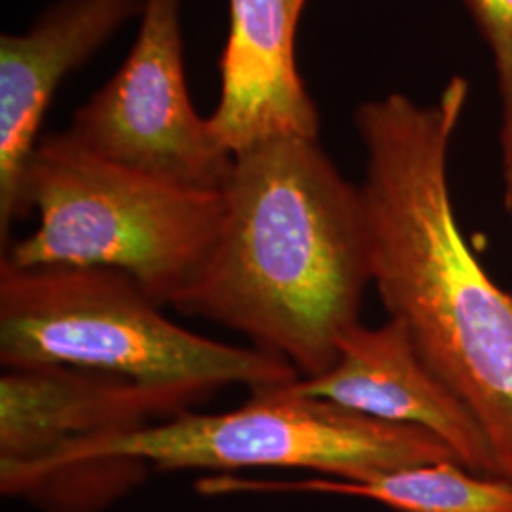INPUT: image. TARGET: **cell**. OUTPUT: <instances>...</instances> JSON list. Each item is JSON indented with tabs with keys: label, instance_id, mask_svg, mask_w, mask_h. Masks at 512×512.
Returning a JSON list of instances; mask_svg holds the SVG:
<instances>
[{
	"label": "cell",
	"instance_id": "8",
	"mask_svg": "<svg viewBox=\"0 0 512 512\" xmlns=\"http://www.w3.org/2000/svg\"><path fill=\"white\" fill-rule=\"evenodd\" d=\"M145 0H54L23 33L0 37V243L29 215L25 177L40 126L65 76L80 69Z\"/></svg>",
	"mask_w": 512,
	"mask_h": 512
},
{
	"label": "cell",
	"instance_id": "6",
	"mask_svg": "<svg viewBox=\"0 0 512 512\" xmlns=\"http://www.w3.org/2000/svg\"><path fill=\"white\" fill-rule=\"evenodd\" d=\"M181 0H145L122 67L74 112L82 147L169 183L224 192L234 156L213 135L184 78Z\"/></svg>",
	"mask_w": 512,
	"mask_h": 512
},
{
	"label": "cell",
	"instance_id": "11",
	"mask_svg": "<svg viewBox=\"0 0 512 512\" xmlns=\"http://www.w3.org/2000/svg\"><path fill=\"white\" fill-rule=\"evenodd\" d=\"M202 495L329 494L370 499L397 512H512V482L476 475L454 459L406 467L363 480L311 476L266 480L236 473L203 475Z\"/></svg>",
	"mask_w": 512,
	"mask_h": 512
},
{
	"label": "cell",
	"instance_id": "9",
	"mask_svg": "<svg viewBox=\"0 0 512 512\" xmlns=\"http://www.w3.org/2000/svg\"><path fill=\"white\" fill-rule=\"evenodd\" d=\"M285 391L348 408L372 420L420 427L442 440L476 475L499 476L480 423L425 363L401 321L349 329L327 372L298 378ZM501 478V476H499Z\"/></svg>",
	"mask_w": 512,
	"mask_h": 512
},
{
	"label": "cell",
	"instance_id": "5",
	"mask_svg": "<svg viewBox=\"0 0 512 512\" xmlns=\"http://www.w3.org/2000/svg\"><path fill=\"white\" fill-rule=\"evenodd\" d=\"M139 459L152 473L245 469L311 471L363 480L406 467L454 459L433 433L372 420L329 401L300 397L283 387L251 391L245 404L219 414L184 412L133 431L74 442L50 458L0 465V492L80 463ZM459 463V461H458Z\"/></svg>",
	"mask_w": 512,
	"mask_h": 512
},
{
	"label": "cell",
	"instance_id": "3",
	"mask_svg": "<svg viewBox=\"0 0 512 512\" xmlns=\"http://www.w3.org/2000/svg\"><path fill=\"white\" fill-rule=\"evenodd\" d=\"M0 365H63L143 384L249 391L293 384L285 359L171 321L131 275L97 266L16 268L0 260Z\"/></svg>",
	"mask_w": 512,
	"mask_h": 512
},
{
	"label": "cell",
	"instance_id": "12",
	"mask_svg": "<svg viewBox=\"0 0 512 512\" xmlns=\"http://www.w3.org/2000/svg\"><path fill=\"white\" fill-rule=\"evenodd\" d=\"M476 25L494 54L501 97V162L505 207L512 213V0H465Z\"/></svg>",
	"mask_w": 512,
	"mask_h": 512
},
{
	"label": "cell",
	"instance_id": "7",
	"mask_svg": "<svg viewBox=\"0 0 512 512\" xmlns=\"http://www.w3.org/2000/svg\"><path fill=\"white\" fill-rule=\"evenodd\" d=\"M198 385H158L73 366L4 368L0 465L50 458L82 440L177 418L211 399Z\"/></svg>",
	"mask_w": 512,
	"mask_h": 512
},
{
	"label": "cell",
	"instance_id": "10",
	"mask_svg": "<svg viewBox=\"0 0 512 512\" xmlns=\"http://www.w3.org/2000/svg\"><path fill=\"white\" fill-rule=\"evenodd\" d=\"M296 29L289 0H230L209 126L232 156L279 137L317 139L319 112L298 73Z\"/></svg>",
	"mask_w": 512,
	"mask_h": 512
},
{
	"label": "cell",
	"instance_id": "4",
	"mask_svg": "<svg viewBox=\"0 0 512 512\" xmlns=\"http://www.w3.org/2000/svg\"><path fill=\"white\" fill-rule=\"evenodd\" d=\"M38 226L2 260L16 268L97 266L131 275L171 306L219 238L224 192L169 183L116 164L63 131L44 135L25 177Z\"/></svg>",
	"mask_w": 512,
	"mask_h": 512
},
{
	"label": "cell",
	"instance_id": "13",
	"mask_svg": "<svg viewBox=\"0 0 512 512\" xmlns=\"http://www.w3.org/2000/svg\"><path fill=\"white\" fill-rule=\"evenodd\" d=\"M306 2L308 0H289V12H291V19H293L296 27H298V21H300V16H302V10H304Z\"/></svg>",
	"mask_w": 512,
	"mask_h": 512
},
{
	"label": "cell",
	"instance_id": "1",
	"mask_svg": "<svg viewBox=\"0 0 512 512\" xmlns=\"http://www.w3.org/2000/svg\"><path fill=\"white\" fill-rule=\"evenodd\" d=\"M467 97L469 82L454 76L431 105L389 93L355 110L370 274L389 317L471 410L497 473L512 482V293L463 238L448 184Z\"/></svg>",
	"mask_w": 512,
	"mask_h": 512
},
{
	"label": "cell",
	"instance_id": "2",
	"mask_svg": "<svg viewBox=\"0 0 512 512\" xmlns=\"http://www.w3.org/2000/svg\"><path fill=\"white\" fill-rule=\"evenodd\" d=\"M224 198L219 238L171 306L247 336L300 378L327 372L372 283L361 186L317 139L279 137L234 156Z\"/></svg>",
	"mask_w": 512,
	"mask_h": 512
}]
</instances>
